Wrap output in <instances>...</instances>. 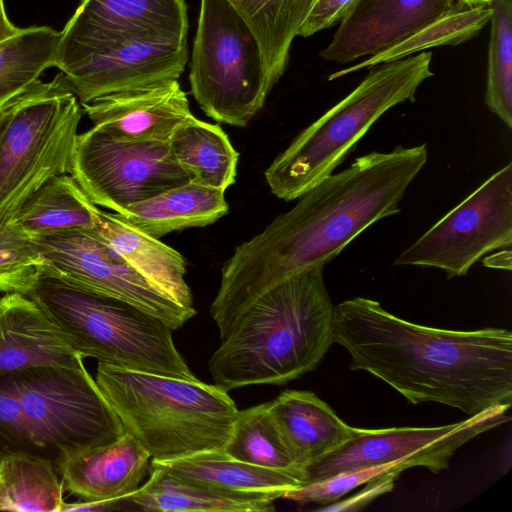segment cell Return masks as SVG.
<instances>
[{"label": "cell", "instance_id": "obj_1", "mask_svg": "<svg viewBox=\"0 0 512 512\" xmlns=\"http://www.w3.org/2000/svg\"><path fill=\"white\" fill-rule=\"evenodd\" d=\"M427 158L426 143L358 157L236 246L222 266L210 308L220 339L264 292L302 271L323 267L372 224L399 213L403 195Z\"/></svg>", "mask_w": 512, "mask_h": 512}, {"label": "cell", "instance_id": "obj_2", "mask_svg": "<svg viewBox=\"0 0 512 512\" xmlns=\"http://www.w3.org/2000/svg\"><path fill=\"white\" fill-rule=\"evenodd\" d=\"M334 343L350 369L381 379L411 404L436 402L468 416L512 404V333L415 324L366 297L335 306Z\"/></svg>", "mask_w": 512, "mask_h": 512}, {"label": "cell", "instance_id": "obj_3", "mask_svg": "<svg viewBox=\"0 0 512 512\" xmlns=\"http://www.w3.org/2000/svg\"><path fill=\"white\" fill-rule=\"evenodd\" d=\"M335 306L315 266L264 292L235 319L208 362L229 392L282 385L314 370L334 343Z\"/></svg>", "mask_w": 512, "mask_h": 512}, {"label": "cell", "instance_id": "obj_4", "mask_svg": "<svg viewBox=\"0 0 512 512\" xmlns=\"http://www.w3.org/2000/svg\"><path fill=\"white\" fill-rule=\"evenodd\" d=\"M94 379L125 431L157 461L222 450L239 412L227 391L198 379L101 362Z\"/></svg>", "mask_w": 512, "mask_h": 512}, {"label": "cell", "instance_id": "obj_5", "mask_svg": "<svg viewBox=\"0 0 512 512\" xmlns=\"http://www.w3.org/2000/svg\"><path fill=\"white\" fill-rule=\"evenodd\" d=\"M432 52L370 67L362 82L300 132L265 171L273 195L298 199L331 175L371 126L389 109L415 100L418 87L433 76Z\"/></svg>", "mask_w": 512, "mask_h": 512}, {"label": "cell", "instance_id": "obj_6", "mask_svg": "<svg viewBox=\"0 0 512 512\" xmlns=\"http://www.w3.org/2000/svg\"><path fill=\"white\" fill-rule=\"evenodd\" d=\"M83 358L126 369L194 380L172 329L124 301L78 288L42 270L27 294Z\"/></svg>", "mask_w": 512, "mask_h": 512}, {"label": "cell", "instance_id": "obj_7", "mask_svg": "<svg viewBox=\"0 0 512 512\" xmlns=\"http://www.w3.org/2000/svg\"><path fill=\"white\" fill-rule=\"evenodd\" d=\"M189 82L207 116L245 127L272 90L263 52L251 28L229 0H201Z\"/></svg>", "mask_w": 512, "mask_h": 512}, {"label": "cell", "instance_id": "obj_8", "mask_svg": "<svg viewBox=\"0 0 512 512\" xmlns=\"http://www.w3.org/2000/svg\"><path fill=\"white\" fill-rule=\"evenodd\" d=\"M187 43L157 41L74 14L61 32L53 66L81 105L97 98L179 80Z\"/></svg>", "mask_w": 512, "mask_h": 512}, {"label": "cell", "instance_id": "obj_9", "mask_svg": "<svg viewBox=\"0 0 512 512\" xmlns=\"http://www.w3.org/2000/svg\"><path fill=\"white\" fill-rule=\"evenodd\" d=\"M10 375L39 454L56 468L126 432L84 364L35 367Z\"/></svg>", "mask_w": 512, "mask_h": 512}, {"label": "cell", "instance_id": "obj_10", "mask_svg": "<svg viewBox=\"0 0 512 512\" xmlns=\"http://www.w3.org/2000/svg\"><path fill=\"white\" fill-rule=\"evenodd\" d=\"M83 109L68 81L12 111L0 133V224L55 176L70 173Z\"/></svg>", "mask_w": 512, "mask_h": 512}, {"label": "cell", "instance_id": "obj_11", "mask_svg": "<svg viewBox=\"0 0 512 512\" xmlns=\"http://www.w3.org/2000/svg\"><path fill=\"white\" fill-rule=\"evenodd\" d=\"M512 244V163L474 192L404 250L394 265L433 267L448 279L467 274L480 258Z\"/></svg>", "mask_w": 512, "mask_h": 512}, {"label": "cell", "instance_id": "obj_12", "mask_svg": "<svg viewBox=\"0 0 512 512\" xmlns=\"http://www.w3.org/2000/svg\"><path fill=\"white\" fill-rule=\"evenodd\" d=\"M70 174L98 207L130 205L189 182L168 142H122L95 128L78 133Z\"/></svg>", "mask_w": 512, "mask_h": 512}, {"label": "cell", "instance_id": "obj_13", "mask_svg": "<svg viewBox=\"0 0 512 512\" xmlns=\"http://www.w3.org/2000/svg\"><path fill=\"white\" fill-rule=\"evenodd\" d=\"M511 405H494L462 421L438 427L353 428L344 444L306 467L304 484L346 470L396 461L439 473L448 467L462 445L510 421L507 412Z\"/></svg>", "mask_w": 512, "mask_h": 512}, {"label": "cell", "instance_id": "obj_14", "mask_svg": "<svg viewBox=\"0 0 512 512\" xmlns=\"http://www.w3.org/2000/svg\"><path fill=\"white\" fill-rule=\"evenodd\" d=\"M47 265L43 271L78 288L129 303L172 330L195 316L145 280L92 230L33 238Z\"/></svg>", "mask_w": 512, "mask_h": 512}, {"label": "cell", "instance_id": "obj_15", "mask_svg": "<svg viewBox=\"0 0 512 512\" xmlns=\"http://www.w3.org/2000/svg\"><path fill=\"white\" fill-rule=\"evenodd\" d=\"M457 0H355L320 56L350 63L402 42L448 12Z\"/></svg>", "mask_w": 512, "mask_h": 512}, {"label": "cell", "instance_id": "obj_16", "mask_svg": "<svg viewBox=\"0 0 512 512\" xmlns=\"http://www.w3.org/2000/svg\"><path fill=\"white\" fill-rule=\"evenodd\" d=\"M81 106L93 128L122 142H168L193 115L179 80L109 94Z\"/></svg>", "mask_w": 512, "mask_h": 512}, {"label": "cell", "instance_id": "obj_17", "mask_svg": "<svg viewBox=\"0 0 512 512\" xmlns=\"http://www.w3.org/2000/svg\"><path fill=\"white\" fill-rule=\"evenodd\" d=\"M62 332L28 295L7 293L0 303V375L42 366L84 364Z\"/></svg>", "mask_w": 512, "mask_h": 512}, {"label": "cell", "instance_id": "obj_18", "mask_svg": "<svg viewBox=\"0 0 512 512\" xmlns=\"http://www.w3.org/2000/svg\"><path fill=\"white\" fill-rule=\"evenodd\" d=\"M151 456L129 432L105 446L61 462L64 491L82 501L129 498L150 469Z\"/></svg>", "mask_w": 512, "mask_h": 512}, {"label": "cell", "instance_id": "obj_19", "mask_svg": "<svg viewBox=\"0 0 512 512\" xmlns=\"http://www.w3.org/2000/svg\"><path fill=\"white\" fill-rule=\"evenodd\" d=\"M93 231L151 285L180 305L194 307L185 280L187 262L180 252L114 212L100 209Z\"/></svg>", "mask_w": 512, "mask_h": 512}, {"label": "cell", "instance_id": "obj_20", "mask_svg": "<svg viewBox=\"0 0 512 512\" xmlns=\"http://www.w3.org/2000/svg\"><path fill=\"white\" fill-rule=\"evenodd\" d=\"M269 409L295 461L304 470L344 444L354 428L310 391L287 389L269 402Z\"/></svg>", "mask_w": 512, "mask_h": 512}, {"label": "cell", "instance_id": "obj_21", "mask_svg": "<svg viewBox=\"0 0 512 512\" xmlns=\"http://www.w3.org/2000/svg\"><path fill=\"white\" fill-rule=\"evenodd\" d=\"M151 465L181 479L206 485L218 491L282 498L305 483V473L270 469L248 464L226 455L222 450L157 461Z\"/></svg>", "mask_w": 512, "mask_h": 512}, {"label": "cell", "instance_id": "obj_22", "mask_svg": "<svg viewBox=\"0 0 512 512\" xmlns=\"http://www.w3.org/2000/svg\"><path fill=\"white\" fill-rule=\"evenodd\" d=\"M224 193L189 181L130 205L119 215L135 228L159 239L174 231L215 223L229 210Z\"/></svg>", "mask_w": 512, "mask_h": 512}, {"label": "cell", "instance_id": "obj_23", "mask_svg": "<svg viewBox=\"0 0 512 512\" xmlns=\"http://www.w3.org/2000/svg\"><path fill=\"white\" fill-rule=\"evenodd\" d=\"M133 508L161 512H271L275 499L218 491L151 465L149 479L131 496Z\"/></svg>", "mask_w": 512, "mask_h": 512}, {"label": "cell", "instance_id": "obj_24", "mask_svg": "<svg viewBox=\"0 0 512 512\" xmlns=\"http://www.w3.org/2000/svg\"><path fill=\"white\" fill-rule=\"evenodd\" d=\"M169 145L190 182L224 192L235 183L239 153L220 125L192 115L175 129Z\"/></svg>", "mask_w": 512, "mask_h": 512}, {"label": "cell", "instance_id": "obj_25", "mask_svg": "<svg viewBox=\"0 0 512 512\" xmlns=\"http://www.w3.org/2000/svg\"><path fill=\"white\" fill-rule=\"evenodd\" d=\"M75 13L104 27L157 41L187 43L185 0H81Z\"/></svg>", "mask_w": 512, "mask_h": 512}, {"label": "cell", "instance_id": "obj_26", "mask_svg": "<svg viewBox=\"0 0 512 512\" xmlns=\"http://www.w3.org/2000/svg\"><path fill=\"white\" fill-rule=\"evenodd\" d=\"M96 206L70 173L50 179L20 208L12 223L30 238L76 230H92Z\"/></svg>", "mask_w": 512, "mask_h": 512}, {"label": "cell", "instance_id": "obj_27", "mask_svg": "<svg viewBox=\"0 0 512 512\" xmlns=\"http://www.w3.org/2000/svg\"><path fill=\"white\" fill-rule=\"evenodd\" d=\"M61 476L50 459L27 452L0 457V511L61 512Z\"/></svg>", "mask_w": 512, "mask_h": 512}, {"label": "cell", "instance_id": "obj_28", "mask_svg": "<svg viewBox=\"0 0 512 512\" xmlns=\"http://www.w3.org/2000/svg\"><path fill=\"white\" fill-rule=\"evenodd\" d=\"M247 22L263 52L273 88L283 75L291 44L312 0H229Z\"/></svg>", "mask_w": 512, "mask_h": 512}, {"label": "cell", "instance_id": "obj_29", "mask_svg": "<svg viewBox=\"0 0 512 512\" xmlns=\"http://www.w3.org/2000/svg\"><path fill=\"white\" fill-rule=\"evenodd\" d=\"M491 12L488 4L473 5L457 0L448 12L402 42L384 52L370 56L361 63L332 73L328 80H335L363 68L403 59L428 48L463 43L479 34L490 21Z\"/></svg>", "mask_w": 512, "mask_h": 512}, {"label": "cell", "instance_id": "obj_30", "mask_svg": "<svg viewBox=\"0 0 512 512\" xmlns=\"http://www.w3.org/2000/svg\"><path fill=\"white\" fill-rule=\"evenodd\" d=\"M222 451L255 466L305 473L284 441L269 402L239 410Z\"/></svg>", "mask_w": 512, "mask_h": 512}, {"label": "cell", "instance_id": "obj_31", "mask_svg": "<svg viewBox=\"0 0 512 512\" xmlns=\"http://www.w3.org/2000/svg\"><path fill=\"white\" fill-rule=\"evenodd\" d=\"M60 36L51 27L33 26L0 41V101L29 87L53 66Z\"/></svg>", "mask_w": 512, "mask_h": 512}, {"label": "cell", "instance_id": "obj_32", "mask_svg": "<svg viewBox=\"0 0 512 512\" xmlns=\"http://www.w3.org/2000/svg\"><path fill=\"white\" fill-rule=\"evenodd\" d=\"M491 32L485 103L512 128V0H490Z\"/></svg>", "mask_w": 512, "mask_h": 512}, {"label": "cell", "instance_id": "obj_33", "mask_svg": "<svg viewBox=\"0 0 512 512\" xmlns=\"http://www.w3.org/2000/svg\"><path fill=\"white\" fill-rule=\"evenodd\" d=\"M47 265L35 241L16 224H0V293L27 295Z\"/></svg>", "mask_w": 512, "mask_h": 512}, {"label": "cell", "instance_id": "obj_34", "mask_svg": "<svg viewBox=\"0 0 512 512\" xmlns=\"http://www.w3.org/2000/svg\"><path fill=\"white\" fill-rule=\"evenodd\" d=\"M410 466L404 461L346 470L325 479L304 484L286 492L282 498L301 504L321 505L338 501L351 490L385 474L391 470L403 472Z\"/></svg>", "mask_w": 512, "mask_h": 512}, {"label": "cell", "instance_id": "obj_35", "mask_svg": "<svg viewBox=\"0 0 512 512\" xmlns=\"http://www.w3.org/2000/svg\"><path fill=\"white\" fill-rule=\"evenodd\" d=\"M0 448L2 453L27 452L40 455L10 374L0 375Z\"/></svg>", "mask_w": 512, "mask_h": 512}, {"label": "cell", "instance_id": "obj_36", "mask_svg": "<svg viewBox=\"0 0 512 512\" xmlns=\"http://www.w3.org/2000/svg\"><path fill=\"white\" fill-rule=\"evenodd\" d=\"M354 2L355 0H312L298 36L309 37L332 27L340 22Z\"/></svg>", "mask_w": 512, "mask_h": 512}, {"label": "cell", "instance_id": "obj_37", "mask_svg": "<svg viewBox=\"0 0 512 512\" xmlns=\"http://www.w3.org/2000/svg\"><path fill=\"white\" fill-rule=\"evenodd\" d=\"M401 472L391 470L381 476L367 482V486L355 495L342 500L333 502L331 505H325L319 508V511H358L367 506L374 499L382 494L390 492L394 487V482Z\"/></svg>", "mask_w": 512, "mask_h": 512}, {"label": "cell", "instance_id": "obj_38", "mask_svg": "<svg viewBox=\"0 0 512 512\" xmlns=\"http://www.w3.org/2000/svg\"><path fill=\"white\" fill-rule=\"evenodd\" d=\"M67 82L65 75L60 72L50 82L40 79L22 91L0 101V120L23 104L46 95Z\"/></svg>", "mask_w": 512, "mask_h": 512}, {"label": "cell", "instance_id": "obj_39", "mask_svg": "<svg viewBox=\"0 0 512 512\" xmlns=\"http://www.w3.org/2000/svg\"><path fill=\"white\" fill-rule=\"evenodd\" d=\"M131 503L129 498H117L109 500H97V501H82L78 500L72 503L63 504L61 512H72V511H88V512H101V511H112L118 509H126L124 504Z\"/></svg>", "mask_w": 512, "mask_h": 512}, {"label": "cell", "instance_id": "obj_40", "mask_svg": "<svg viewBox=\"0 0 512 512\" xmlns=\"http://www.w3.org/2000/svg\"><path fill=\"white\" fill-rule=\"evenodd\" d=\"M19 29L9 20L3 0H0V41L14 36Z\"/></svg>", "mask_w": 512, "mask_h": 512}, {"label": "cell", "instance_id": "obj_41", "mask_svg": "<svg viewBox=\"0 0 512 512\" xmlns=\"http://www.w3.org/2000/svg\"><path fill=\"white\" fill-rule=\"evenodd\" d=\"M511 255L510 249L501 251L498 254H493L484 259V264L488 267L499 269H511V257L505 259L506 256Z\"/></svg>", "mask_w": 512, "mask_h": 512}, {"label": "cell", "instance_id": "obj_42", "mask_svg": "<svg viewBox=\"0 0 512 512\" xmlns=\"http://www.w3.org/2000/svg\"><path fill=\"white\" fill-rule=\"evenodd\" d=\"M468 4H473V5H477V4H488L490 2V0H462Z\"/></svg>", "mask_w": 512, "mask_h": 512}, {"label": "cell", "instance_id": "obj_43", "mask_svg": "<svg viewBox=\"0 0 512 512\" xmlns=\"http://www.w3.org/2000/svg\"><path fill=\"white\" fill-rule=\"evenodd\" d=\"M13 111H14V110H13ZM9 114H10V113H9ZM9 114H8V115H9ZM8 115H6L4 118H2V119L0 120V133H1L2 129H3V127H4L5 120H6V117H7Z\"/></svg>", "mask_w": 512, "mask_h": 512}, {"label": "cell", "instance_id": "obj_44", "mask_svg": "<svg viewBox=\"0 0 512 512\" xmlns=\"http://www.w3.org/2000/svg\"><path fill=\"white\" fill-rule=\"evenodd\" d=\"M2 296H3V295H1V294H0V303H1V300H2Z\"/></svg>", "mask_w": 512, "mask_h": 512}, {"label": "cell", "instance_id": "obj_45", "mask_svg": "<svg viewBox=\"0 0 512 512\" xmlns=\"http://www.w3.org/2000/svg\"><path fill=\"white\" fill-rule=\"evenodd\" d=\"M2 453L0 452V457H1Z\"/></svg>", "mask_w": 512, "mask_h": 512}]
</instances>
